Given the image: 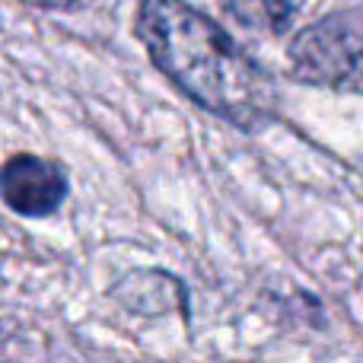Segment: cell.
Returning a JSON list of instances; mask_svg holds the SVG:
<instances>
[{"label":"cell","mask_w":363,"mask_h":363,"mask_svg":"<svg viewBox=\"0 0 363 363\" xmlns=\"http://www.w3.org/2000/svg\"><path fill=\"white\" fill-rule=\"evenodd\" d=\"M290 70L309 86L363 93V4L306 26L290 42Z\"/></svg>","instance_id":"2"},{"label":"cell","mask_w":363,"mask_h":363,"mask_svg":"<svg viewBox=\"0 0 363 363\" xmlns=\"http://www.w3.org/2000/svg\"><path fill=\"white\" fill-rule=\"evenodd\" d=\"M138 38L182 93L217 118L252 131L277 115V86L268 70L185 0H140Z\"/></svg>","instance_id":"1"},{"label":"cell","mask_w":363,"mask_h":363,"mask_svg":"<svg viewBox=\"0 0 363 363\" xmlns=\"http://www.w3.org/2000/svg\"><path fill=\"white\" fill-rule=\"evenodd\" d=\"M223 10L236 19L239 26L249 29H271V32H284L290 23L294 4L290 0H220Z\"/></svg>","instance_id":"4"},{"label":"cell","mask_w":363,"mask_h":363,"mask_svg":"<svg viewBox=\"0 0 363 363\" xmlns=\"http://www.w3.org/2000/svg\"><path fill=\"white\" fill-rule=\"evenodd\" d=\"M23 4L42 6V10H67V6H74L77 0H23Z\"/></svg>","instance_id":"5"},{"label":"cell","mask_w":363,"mask_h":363,"mask_svg":"<svg viewBox=\"0 0 363 363\" xmlns=\"http://www.w3.org/2000/svg\"><path fill=\"white\" fill-rule=\"evenodd\" d=\"M67 176L35 153H16L0 166V198L19 217H48L67 198Z\"/></svg>","instance_id":"3"}]
</instances>
